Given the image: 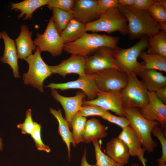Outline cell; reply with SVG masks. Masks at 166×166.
<instances>
[{"instance_id":"1","label":"cell","mask_w":166,"mask_h":166,"mask_svg":"<svg viewBox=\"0 0 166 166\" xmlns=\"http://www.w3.org/2000/svg\"><path fill=\"white\" fill-rule=\"evenodd\" d=\"M119 11L128 23L127 34L131 39L149 38L160 31L148 10H139L119 4Z\"/></svg>"},{"instance_id":"2","label":"cell","mask_w":166,"mask_h":166,"mask_svg":"<svg viewBox=\"0 0 166 166\" xmlns=\"http://www.w3.org/2000/svg\"><path fill=\"white\" fill-rule=\"evenodd\" d=\"M119 38L117 37L86 32L75 41L64 45L63 51L71 54L87 57L98 48L108 47L115 49L118 46Z\"/></svg>"},{"instance_id":"3","label":"cell","mask_w":166,"mask_h":166,"mask_svg":"<svg viewBox=\"0 0 166 166\" xmlns=\"http://www.w3.org/2000/svg\"><path fill=\"white\" fill-rule=\"evenodd\" d=\"M125 117L128 119L129 126L137 135L144 148L148 152H152L157 146L151 134L154 128L159 125L156 121L149 120L141 114L136 108H123Z\"/></svg>"},{"instance_id":"4","label":"cell","mask_w":166,"mask_h":166,"mask_svg":"<svg viewBox=\"0 0 166 166\" xmlns=\"http://www.w3.org/2000/svg\"><path fill=\"white\" fill-rule=\"evenodd\" d=\"M148 38H142L135 44L127 48L117 46L114 49L115 60L120 70L138 76L145 69L143 63L138 61V58L140 53L147 48Z\"/></svg>"},{"instance_id":"5","label":"cell","mask_w":166,"mask_h":166,"mask_svg":"<svg viewBox=\"0 0 166 166\" xmlns=\"http://www.w3.org/2000/svg\"><path fill=\"white\" fill-rule=\"evenodd\" d=\"M85 26L86 31L103 32L108 34L118 31L122 35L127 34V20L117 7L110 9L96 20L85 24Z\"/></svg>"},{"instance_id":"6","label":"cell","mask_w":166,"mask_h":166,"mask_svg":"<svg viewBox=\"0 0 166 166\" xmlns=\"http://www.w3.org/2000/svg\"><path fill=\"white\" fill-rule=\"evenodd\" d=\"M42 52L37 47L36 51L25 60L28 63V72L23 75L24 84L30 85L43 92L45 80L52 74L49 65L46 64L41 56Z\"/></svg>"},{"instance_id":"7","label":"cell","mask_w":166,"mask_h":166,"mask_svg":"<svg viewBox=\"0 0 166 166\" xmlns=\"http://www.w3.org/2000/svg\"><path fill=\"white\" fill-rule=\"evenodd\" d=\"M128 75L127 85L120 92L123 107L140 109L148 103V91L137 75L133 73Z\"/></svg>"},{"instance_id":"8","label":"cell","mask_w":166,"mask_h":166,"mask_svg":"<svg viewBox=\"0 0 166 166\" xmlns=\"http://www.w3.org/2000/svg\"><path fill=\"white\" fill-rule=\"evenodd\" d=\"M94 74L96 85L102 92L121 91L128 83V73L116 69H107Z\"/></svg>"},{"instance_id":"9","label":"cell","mask_w":166,"mask_h":166,"mask_svg":"<svg viewBox=\"0 0 166 166\" xmlns=\"http://www.w3.org/2000/svg\"><path fill=\"white\" fill-rule=\"evenodd\" d=\"M34 42L41 52H48L53 56L62 53L64 45L52 18L49 19L44 32L42 34L38 33Z\"/></svg>"},{"instance_id":"10","label":"cell","mask_w":166,"mask_h":166,"mask_svg":"<svg viewBox=\"0 0 166 166\" xmlns=\"http://www.w3.org/2000/svg\"><path fill=\"white\" fill-rule=\"evenodd\" d=\"M109 68L120 70L116 62L113 49L108 47H101L86 57L85 74H93Z\"/></svg>"},{"instance_id":"11","label":"cell","mask_w":166,"mask_h":166,"mask_svg":"<svg viewBox=\"0 0 166 166\" xmlns=\"http://www.w3.org/2000/svg\"><path fill=\"white\" fill-rule=\"evenodd\" d=\"M94 74H85L79 76V78L75 80L63 83H51L45 87L51 89L61 90L72 89H79L85 94L88 100L96 98L100 90L97 87L94 81Z\"/></svg>"},{"instance_id":"12","label":"cell","mask_w":166,"mask_h":166,"mask_svg":"<svg viewBox=\"0 0 166 166\" xmlns=\"http://www.w3.org/2000/svg\"><path fill=\"white\" fill-rule=\"evenodd\" d=\"M148 103L139 109L140 113L146 119L158 122L161 128H166V105L157 97L155 92L148 91Z\"/></svg>"},{"instance_id":"13","label":"cell","mask_w":166,"mask_h":166,"mask_svg":"<svg viewBox=\"0 0 166 166\" xmlns=\"http://www.w3.org/2000/svg\"><path fill=\"white\" fill-rule=\"evenodd\" d=\"M120 92H103L100 91L96 98L84 101L83 105L97 106L107 111H111L118 116L125 117Z\"/></svg>"},{"instance_id":"14","label":"cell","mask_w":166,"mask_h":166,"mask_svg":"<svg viewBox=\"0 0 166 166\" xmlns=\"http://www.w3.org/2000/svg\"><path fill=\"white\" fill-rule=\"evenodd\" d=\"M86 57L71 54L68 59L62 61L57 65L49 66L52 74H58L65 77L67 74L75 73L79 76L85 74Z\"/></svg>"},{"instance_id":"15","label":"cell","mask_w":166,"mask_h":166,"mask_svg":"<svg viewBox=\"0 0 166 166\" xmlns=\"http://www.w3.org/2000/svg\"><path fill=\"white\" fill-rule=\"evenodd\" d=\"M51 94L56 101L61 105L65 113V119L68 122L71 129L72 118L83 105V99L85 96L82 91L78 92L74 96L66 97L60 94L57 89H51Z\"/></svg>"},{"instance_id":"16","label":"cell","mask_w":166,"mask_h":166,"mask_svg":"<svg viewBox=\"0 0 166 166\" xmlns=\"http://www.w3.org/2000/svg\"><path fill=\"white\" fill-rule=\"evenodd\" d=\"M97 0H75L72 9L73 18L85 24L93 22L99 18L97 11Z\"/></svg>"},{"instance_id":"17","label":"cell","mask_w":166,"mask_h":166,"mask_svg":"<svg viewBox=\"0 0 166 166\" xmlns=\"http://www.w3.org/2000/svg\"><path fill=\"white\" fill-rule=\"evenodd\" d=\"M117 137L126 145L130 156H137L141 162L147 161L144 157L146 150L142 148L141 141L131 127L129 126L122 128Z\"/></svg>"},{"instance_id":"18","label":"cell","mask_w":166,"mask_h":166,"mask_svg":"<svg viewBox=\"0 0 166 166\" xmlns=\"http://www.w3.org/2000/svg\"><path fill=\"white\" fill-rule=\"evenodd\" d=\"M2 34V38L3 40L5 47L3 55L0 60L3 63L9 65L13 70L14 76L15 78H19L18 57L15 42L6 31H3Z\"/></svg>"},{"instance_id":"19","label":"cell","mask_w":166,"mask_h":166,"mask_svg":"<svg viewBox=\"0 0 166 166\" xmlns=\"http://www.w3.org/2000/svg\"><path fill=\"white\" fill-rule=\"evenodd\" d=\"M32 32L29 30L27 26H21L20 34L15 40L18 57L20 59L25 60L36 49L32 39Z\"/></svg>"},{"instance_id":"20","label":"cell","mask_w":166,"mask_h":166,"mask_svg":"<svg viewBox=\"0 0 166 166\" xmlns=\"http://www.w3.org/2000/svg\"><path fill=\"white\" fill-rule=\"evenodd\" d=\"M107 155L116 163L123 165L128 163L130 156L126 145L117 137H114L106 144Z\"/></svg>"},{"instance_id":"21","label":"cell","mask_w":166,"mask_h":166,"mask_svg":"<svg viewBox=\"0 0 166 166\" xmlns=\"http://www.w3.org/2000/svg\"><path fill=\"white\" fill-rule=\"evenodd\" d=\"M138 76L148 91L155 92L166 87V77L160 72L144 69Z\"/></svg>"},{"instance_id":"22","label":"cell","mask_w":166,"mask_h":166,"mask_svg":"<svg viewBox=\"0 0 166 166\" xmlns=\"http://www.w3.org/2000/svg\"><path fill=\"white\" fill-rule=\"evenodd\" d=\"M107 127L95 118L87 120L82 136V141L86 144L95 140L104 138L107 136Z\"/></svg>"},{"instance_id":"23","label":"cell","mask_w":166,"mask_h":166,"mask_svg":"<svg viewBox=\"0 0 166 166\" xmlns=\"http://www.w3.org/2000/svg\"><path fill=\"white\" fill-rule=\"evenodd\" d=\"M50 113L56 118L58 123V133L61 136L63 141L66 145L68 151V160H70L71 153L70 145L73 146V142L72 132L70 130L69 124L67 121L62 116L61 110H57L52 108H50Z\"/></svg>"},{"instance_id":"24","label":"cell","mask_w":166,"mask_h":166,"mask_svg":"<svg viewBox=\"0 0 166 166\" xmlns=\"http://www.w3.org/2000/svg\"><path fill=\"white\" fill-rule=\"evenodd\" d=\"M48 1V0H25L18 3H12L11 10H19L21 12L18 16V18L24 15V20H30L34 12L39 7L47 5Z\"/></svg>"},{"instance_id":"25","label":"cell","mask_w":166,"mask_h":166,"mask_svg":"<svg viewBox=\"0 0 166 166\" xmlns=\"http://www.w3.org/2000/svg\"><path fill=\"white\" fill-rule=\"evenodd\" d=\"M86 32L85 24L73 18L60 35L65 44L75 41Z\"/></svg>"},{"instance_id":"26","label":"cell","mask_w":166,"mask_h":166,"mask_svg":"<svg viewBox=\"0 0 166 166\" xmlns=\"http://www.w3.org/2000/svg\"><path fill=\"white\" fill-rule=\"evenodd\" d=\"M139 57L143 60L145 69L166 72V58L156 54L147 53L144 50Z\"/></svg>"},{"instance_id":"27","label":"cell","mask_w":166,"mask_h":166,"mask_svg":"<svg viewBox=\"0 0 166 166\" xmlns=\"http://www.w3.org/2000/svg\"><path fill=\"white\" fill-rule=\"evenodd\" d=\"M147 53H154L166 58V32H159L148 38Z\"/></svg>"},{"instance_id":"28","label":"cell","mask_w":166,"mask_h":166,"mask_svg":"<svg viewBox=\"0 0 166 166\" xmlns=\"http://www.w3.org/2000/svg\"><path fill=\"white\" fill-rule=\"evenodd\" d=\"M51 10L53 12L51 18L60 34L71 20L73 18L72 10L66 11L55 8H52Z\"/></svg>"},{"instance_id":"29","label":"cell","mask_w":166,"mask_h":166,"mask_svg":"<svg viewBox=\"0 0 166 166\" xmlns=\"http://www.w3.org/2000/svg\"><path fill=\"white\" fill-rule=\"evenodd\" d=\"M87 120L86 117L81 116L75 115L72 118L71 126L74 148L83 142L82 136Z\"/></svg>"},{"instance_id":"30","label":"cell","mask_w":166,"mask_h":166,"mask_svg":"<svg viewBox=\"0 0 166 166\" xmlns=\"http://www.w3.org/2000/svg\"><path fill=\"white\" fill-rule=\"evenodd\" d=\"M94 148L96 166H124L116 163L102 151L98 140L93 141Z\"/></svg>"},{"instance_id":"31","label":"cell","mask_w":166,"mask_h":166,"mask_svg":"<svg viewBox=\"0 0 166 166\" xmlns=\"http://www.w3.org/2000/svg\"><path fill=\"white\" fill-rule=\"evenodd\" d=\"M160 125L156 126L152 133L159 141L161 146L162 154L161 157L157 159L158 166H166V132L163 130Z\"/></svg>"},{"instance_id":"32","label":"cell","mask_w":166,"mask_h":166,"mask_svg":"<svg viewBox=\"0 0 166 166\" xmlns=\"http://www.w3.org/2000/svg\"><path fill=\"white\" fill-rule=\"evenodd\" d=\"M107 111L98 106L90 105H83L75 115L86 117L91 116L101 117Z\"/></svg>"},{"instance_id":"33","label":"cell","mask_w":166,"mask_h":166,"mask_svg":"<svg viewBox=\"0 0 166 166\" xmlns=\"http://www.w3.org/2000/svg\"><path fill=\"white\" fill-rule=\"evenodd\" d=\"M148 10L151 16L158 24L166 22V9L156 0Z\"/></svg>"},{"instance_id":"34","label":"cell","mask_w":166,"mask_h":166,"mask_svg":"<svg viewBox=\"0 0 166 166\" xmlns=\"http://www.w3.org/2000/svg\"><path fill=\"white\" fill-rule=\"evenodd\" d=\"M41 124L37 122H34V130L30 134L37 149L39 151H42L47 153L49 152L51 150L48 145H45L42 141L41 138Z\"/></svg>"},{"instance_id":"35","label":"cell","mask_w":166,"mask_h":166,"mask_svg":"<svg viewBox=\"0 0 166 166\" xmlns=\"http://www.w3.org/2000/svg\"><path fill=\"white\" fill-rule=\"evenodd\" d=\"M34 126V122L32 117V110L28 109L26 114V117L24 122L17 125L18 128L21 129L23 134H31L32 132Z\"/></svg>"},{"instance_id":"36","label":"cell","mask_w":166,"mask_h":166,"mask_svg":"<svg viewBox=\"0 0 166 166\" xmlns=\"http://www.w3.org/2000/svg\"><path fill=\"white\" fill-rule=\"evenodd\" d=\"M101 117L105 120L120 126L122 129L129 126V122L126 117L114 115L109 111Z\"/></svg>"},{"instance_id":"37","label":"cell","mask_w":166,"mask_h":166,"mask_svg":"<svg viewBox=\"0 0 166 166\" xmlns=\"http://www.w3.org/2000/svg\"><path fill=\"white\" fill-rule=\"evenodd\" d=\"M75 0H48L47 7L51 10L53 8H57L66 11L72 10Z\"/></svg>"},{"instance_id":"38","label":"cell","mask_w":166,"mask_h":166,"mask_svg":"<svg viewBox=\"0 0 166 166\" xmlns=\"http://www.w3.org/2000/svg\"><path fill=\"white\" fill-rule=\"evenodd\" d=\"M118 0H98L97 12L100 16L108 10L118 7Z\"/></svg>"},{"instance_id":"39","label":"cell","mask_w":166,"mask_h":166,"mask_svg":"<svg viewBox=\"0 0 166 166\" xmlns=\"http://www.w3.org/2000/svg\"><path fill=\"white\" fill-rule=\"evenodd\" d=\"M154 0H135L134 4L131 7L139 10H148L155 2Z\"/></svg>"},{"instance_id":"40","label":"cell","mask_w":166,"mask_h":166,"mask_svg":"<svg viewBox=\"0 0 166 166\" xmlns=\"http://www.w3.org/2000/svg\"><path fill=\"white\" fill-rule=\"evenodd\" d=\"M157 97L163 103L166 104V87L160 89L155 92Z\"/></svg>"},{"instance_id":"41","label":"cell","mask_w":166,"mask_h":166,"mask_svg":"<svg viewBox=\"0 0 166 166\" xmlns=\"http://www.w3.org/2000/svg\"><path fill=\"white\" fill-rule=\"evenodd\" d=\"M86 149L85 148L82 156L81 162V166H96L95 165H91L88 163L86 159Z\"/></svg>"},{"instance_id":"42","label":"cell","mask_w":166,"mask_h":166,"mask_svg":"<svg viewBox=\"0 0 166 166\" xmlns=\"http://www.w3.org/2000/svg\"><path fill=\"white\" fill-rule=\"evenodd\" d=\"M134 2L135 0H118L119 4L124 6H131Z\"/></svg>"},{"instance_id":"43","label":"cell","mask_w":166,"mask_h":166,"mask_svg":"<svg viewBox=\"0 0 166 166\" xmlns=\"http://www.w3.org/2000/svg\"><path fill=\"white\" fill-rule=\"evenodd\" d=\"M156 2L161 5L166 9V0H158Z\"/></svg>"},{"instance_id":"44","label":"cell","mask_w":166,"mask_h":166,"mask_svg":"<svg viewBox=\"0 0 166 166\" xmlns=\"http://www.w3.org/2000/svg\"><path fill=\"white\" fill-rule=\"evenodd\" d=\"M3 140L0 137V151H1L3 149V145L2 144Z\"/></svg>"},{"instance_id":"45","label":"cell","mask_w":166,"mask_h":166,"mask_svg":"<svg viewBox=\"0 0 166 166\" xmlns=\"http://www.w3.org/2000/svg\"><path fill=\"white\" fill-rule=\"evenodd\" d=\"M147 161L145 160L142 161L141 162L142 163L143 166H146V162Z\"/></svg>"},{"instance_id":"46","label":"cell","mask_w":166,"mask_h":166,"mask_svg":"<svg viewBox=\"0 0 166 166\" xmlns=\"http://www.w3.org/2000/svg\"><path fill=\"white\" fill-rule=\"evenodd\" d=\"M128 166H139V165L138 164L136 163H134L133 164H132L131 165Z\"/></svg>"},{"instance_id":"47","label":"cell","mask_w":166,"mask_h":166,"mask_svg":"<svg viewBox=\"0 0 166 166\" xmlns=\"http://www.w3.org/2000/svg\"><path fill=\"white\" fill-rule=\"evenodd\" d=\"M2 32H0V38H2Z\"/></svg>"}]
</instances>
